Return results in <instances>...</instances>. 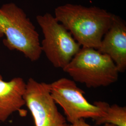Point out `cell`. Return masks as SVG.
Wrapping results in <instances>:
<instances>
[{
    "instance_id": "277c9868",
    "label": "cell",
    "mask_w": 126,
    "mask_h": 126,
    "mask_svg": "<svg viewBox=\"0 0 126 126\" xmlns=\"http://www.w3.org/2000/svg\"><path fill=\"white\" fill-rule=\"evenodd\" d=\"M36 19L44 36L41 44L42 52L55 67L63 69L80 50L81 46L51 14L38 15Z\"/></svg>"
},
{
    "instance_id": "8992f818",
    "label": "cell",
    "mask_w": 126,
    "mask_h": 126,
    "mask_svg": "<svg viewBox=\"0 0 126 126\" xmlns=\"http://www.w3.org/2000/svg\"><path fill=\"white\" fill-rule=\"evenodd\" d=\"M24 99L35 126H70L52 99L49 84L30 78L26 83Z\"/></svg>"
},
{
    "instance_id": "5b68a950",
    "label": "cell",
    "mask_w": 126,
    "mask_h": 126,
    "mask_svg": "<svg viewBox=\"0 0 126 126\" xmlns=\"http://www.w3.org/2000/svg\"><path fill=\"white\" fill-rule=\"evenodd\" d=\"M49 86L52 99L62 108L71 124L80 119L91 118L95 121L105 115L102 101L89 103L84 91L72 79L62 78L49 84Z\"/></svg>"
},
{
    "instance_id": "52a82bcc",
    "label": "cell",
    "mask_w": 126,
    "mask_h": 126,
    "mask_svg": "<svg viewBox=\"0 0 126 126\" xmlns=\"http://www.w3.org/2000/svg\"><path fill=\"white\" fill-rule=\"evenodd\" d=\"M98 50L109 56L119 72L126 69V25L120 17L113 15V22L104 36Z\"/></svg>"
},
{
    "instance_id": "30bf717a",
    "label": "cell",
    "mask_w": 126,
    "mask_h": 126,
    "mask_svg": "<svg viewBox=\"0 0 126 126\" xmlns=\"http://www.w3.org/2000/svg\"><path fill=\"white\" fill-rule=\"evenodd\" d=\"M70 126H94L91 125L88 123H86L84 119H80L77 120L76 122H74L72 124L70 125ZM103 126H116L113 124L106 123L104 124Z\"/></svg>"
},
{
    "instance_id": "7a4b0ae2",
    "label": "cell",
    "mask_w": 126,
    "mask_h": 126,
    "mask_svg": "<svg viewBox=\"0 0 126 126\" xmlns=\"http://www.w3.org/2000/svg\"><path fill=\"white\" fill-rule=\"evenodd\" d=\"M4 36L3 43L9 50L20 51L32 62L40 58L39 34L24 11L13 3L0 8V37Z\"/></svg>"
},
{
    "instance_id": "ba28073f",
    "label": "cell",
    "mask_w": 126,
    "mask_h": 126,
    "mask_svg": "<svg viewBox=\"0 0 126 126\" xmlns=\"http://www.w3.org/2000/svg\"><path fill=\"white\" fill-rule=\"evenodd\" d=\"M26 83L16 77L9 81L3 80L0 74V122H4L16 111L25 105L24 94Z\"/></svg>"
},
{
    "instance_id": "6da1fadb",
    "label": "cell",
    "mask_w": 126,
    "mask_h": 126,
    "mask_svg": "<svg viewBox=\"0 0 126 126\" xmlns=\"http://www.w3.org/2000/svg\"><path fill=\"white\" fill-rule=\"evenodd\" d=\"M113 15L97 7L67 3L57 7L54 17L82 47L98 50Z\"/></svg>"
},
{
    "instance_id": "3957f363",
    "label": "cell",
    "mask_w": 126,
    "mask_h": 126,
    "mask_svg": "<svg viewBox=\"0 0 126 126\" xmlns=\"http://www.w3.org/2000/svg\"><path fill=\"white\" fill-rule=\"evenodd\" d=\"M63 70L73 80L88 88L110 86L118 80L119 73L108 55L86 47L81 48Z\"/></svg>"
},
{
    "instance_id": "9c48e42d",
    "label": "cell",
    "mask_w": 126,
    "mask_h": 126,
    "mask_svg": "<svg viewBox=\"0 0 126 126\" xmlns=\"http://www.w3.org/2000/svg\"><path fill=\"white\" fill-rule=\"evenodd\" d=\"M102 104L105 114L95 121L97 125L109 123L116 126H126V107L117 104L110 106L105 101H102Z\"/></svg>"
}]
</instances>
